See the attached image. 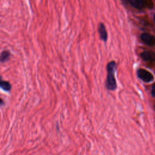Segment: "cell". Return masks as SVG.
<instances>
[{
	"label": "cell",
	"instance_id": "obj_1",
	"mask_svg": "<svg viewBox=\"0 0 155 155\" xmlns=\"http://www.w3.org/2000/svg\"><path fill=\"white\" fill-rule=\"evenodd\" d=\"M116 64L115 61H111L107 65V75L105 81V87L109 91H114L117 88V83L115 79Z\"/></svg>",
	"mask_w": 155,
	"mask_h": 155
},
{
	"label": "cell",
	"instance_id": "obj_10",
	"mask_svg": "<svg viewBox=\"0 0 155 155\" xmlns=\"http://www.w3.org/2000/svg\"><path fill=\"white\" fill-rule=\"evenodd\" d=\"M154 22H155V14H154Z\"/></svg>",
	"mask_w": 155,
	"mask_h": 155
},
{
	"label": "cell",
	"instance_id": "obj_6",
	"mask_svg": "<svg viewBox=\"0 0 155 155\" xmlns=\"http://www.w3.org/2000/svg\"><path fill=\"white\" fill-rule=\"evenodd\" d=\"M99 31L100 33V36L102 40L104 41H106L107 40V32L105 29V27L104 24L101 23L99 25Z\"/></svg>",
	"mask_w": 155,
	"mask_h": 155
},
{
	"label": "cell",
	"instance_id": "obj_8",
	"mask_svg": "<svg viewBox=\"0 0 155 155\" xmlns=\"http://www.w3.org/2000/svg\"><path fill=\"white\" fill-rule=\"evenodd\" d=\"M10 56V53L8 51H3L1 54V62H4L8 60Z\"/></svg>",
	"mask_w": 155,
	"mask_h": 155
},
{
	"label": "cell",
	"instance_id": "obj_9",
	"mask_svg": "<svg viewBox=\"0 0 155 155\" xmlns=\"http://www.w3.org/2000/svg\"><path fill=\"white\" fill-rule=\"evenodd\" d=\"M151 94L153 97H155V84L151 88Z\"/></svg>",
	"mask_w": 155,
	"mask_h": 155
},
{
	"label": "cell",
	"instance_id": "obj_4",
	"mask_svg": "<svg viewBox=\"0 0 155 155\" xmlns=\"http://www.w3.org/2000/svg\"><path fill=\"white\" fill-rule=\"evenodd\" d=\"M140 57L145 61L153 62L155 61V53L150 51H145L140 53Z\"/></svg>",
	"mask_w": 155,
	"mask_h": 155
},
{
	"label": "cell",
	"instance_id": "obj_2",
	"mask_svg": "<svg viewBox=\"0 0 155 155\" xmlns=\"http://www.w3.org/2000/svg\"><path fill=\"white\" fill-rule=\"evenodd\" d=\"M137 74L139 79L145 82H150L153 79V74L150 71L143 68L139 69L137 71Z\"/></svg>",
	"mask_w": 155,
	"mask_h": 155
},
{
	"label": "cell",
	"instance_id": "obj_5",
	"mask_svg": "<svg viewBox=\"0 0 155 155\" xmlns=\"http://www.w3.org/2000/svg\"><path fill=\"white\" fill-rule=\"evenodd\" d=\"M129 3L137 9H142L145 6L143 0H128Z\"/></svg>",
	"mask_w": 155,
	"mask_h": 155
},
{
	"label": "cell",
	"instance_id": "obj_3",
	"mask_svg": "<svg viewBox=\"0 0 155 155\" xmlns=\"http://www.w3.org/2000/svg\"><path fill=\"white\" fill-rule=\"evenodd\" d=\"M140 38L146 44L151 46L155 45V37L147 33H143L140 35Z\"/></svg>",
	"mask_w": 155,
	"mask_h": 155
},
{
	"label": "cell",
	"instance_id": "obj_7",
	"mask_svg": "<svg viewBox=\"0 0 155 155\" xmlns=\"http://www.w3.org/2000/svg\"><path fill=\"white\" fill-rule=\"evenodd\" d=\"M0 87L5 91H10L12 88V85L9 82L1 80L0 82Z\"/></svg>",
	"mask_w": 155,
	"mask_h": 155
}]
</instances>
